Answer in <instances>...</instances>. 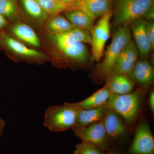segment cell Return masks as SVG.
<instances>
[{
  "label": "cell",
  "mask_w": 154,
  "mask_h": 154,
  "mask_svg": "<svg viewBox=\"0 0 154 154\" xmlns=\"http://www.w3.org/2000/svg\"><path fill=\"white\" fill-rule=\"evenodd\" d=\"M154 8V0H117L114 11V22L118 26H128L145 18Z\"/></svg>",
  "instance_id": "obj_1"
},
{
  "label": "cell",
  "mask_w": 154,
  "mask_h": 154,
  "mask_svg": "<svg viewBox=\"0 0 154 154\" xmlns=\"http://www.w3.org/2000/svg\"><path fill=\"white\" fill-rule=\"evenodd\" d=\"M131 38L132 34L128 26H119L104 52V59L98 66V72L100 74L106 78L110 75L119 55Z\"/></svg>",
  "instance_id": "obj_2"
},
{
  "label": "cell",
  "mask_w": 154,
  "mask_h": 154,
  "mask_svg": "<svg viewBox=\"0 0 154 154\" xmlns=\"http://www.w3.org/2000/svg\"><path fill=\"white\" fill-rule=\"evenodd\" d=\"M77 113L78 109L69 103H65L63 105L51 106L45 112L44 125L54 132L67 130L75 126Z\"/></svg>",
  "instance_id": "obj_3"
},
{
  "label": "cell",
  "mask_w": 154,
  "mask_h": 154,
  "mask_svg": "<svg viewBox=\"0 0 154 154\" xmlns=\"http://www.w3.org/2000/svg\"><path fill=\"white\" fill-rule=\"evenodd\" d=\"M142 97L141 90L121 95L112 94L107 105L127 122H130L133 121L137 114Z\"/></svg>",
  "instance_id": "obj_4"
},
{
  "label": "cell",
  "mask_w": 154,
  "mask_h": 154,
  "mask_svg": "<svg viewBox=\"0 0 154 154\" xmlns=\"http://www.w3.org/2000/svg\"><path fill=\"white\" fill-rule=\"evenodd\" d=\"M112 12L109 11L101 17L91 30L92 57L99 62L104 55V48L110 35V20Z\"/></svg>",
  "instance_id": "obj_5"
},
{
  "label": "cell",
  "mask_w": 154,
  "mask_h": 154,
  "mask_svg": "<svg viewBox=\"0 0 154 154\" xmlns=\"http://www.w3.org/2000/svg\"><path fill=\"white\" fill-rule=\"evenodd\" d=\"M72 129L82 142L93 144L100 149L105 150L108 148V136L103 121L85 126L73 127Z\"/></svg>",
  "instance_id": "obj_6"
},
{
  "label": "cell",
  "mask_w": 154,
  "mask_h": 154,
  "mask_svg": "<svg viewBox=\"0 0 154 154\" xmlns=\"http://www.w3.org/2000/svg\"><path fill=\"white\" fill-rule=\"evenodd\" d=\"M130 152L131 154L154 153V137L149 125L146 121L141 122L137 128Z\"/></svg>",
  "instance_id": "obj_7"
},
{
  "label": "cell",
  "mask_w": 154,
  "mask_h": 154,
  "mask_svg": "<svg viewBox=\"0 0 154 154\" xmlns=\"http://www.w3.org/2000/svg\"><path fill=\"white\" fill-rule=\"evenodd\" d=\"M138 55L134 41L131 40L119 55L110 75L119 74L128 75L137 61Z\"/></svg>",
  "instance_id": "obj_8"
},
{
  "label": "cell",
  "mask_w": 154,
  "mask_h": 154,
  "mask_svg": "<svg viewBox=\"0 0 154 154\" xmlns=\"http://www.w3.org/2000/svg\"><path fill=\"white\" fill-rule=\"evenodd\" d=\"M110 0H77L69 9L82 11L95 20L110 11Z\"/></svg>",
  "instance_id": "obj_9"
},
{
  "label": "cell",
  "mask_w": 154,
  "mask_h": 154,
  "mask_svg": "<svg viewBox=\"0 0 154 154\" xmlns=\"http://www.w3.org/2000/svg\"><path fill=\"white\" fill-rule=\"evenodd\" d=\"M146 22L141 19L131 23L134 42L143 60H146L153 49L146 33Z\"/></svg>",
  "instance_id": "obj_10"
},
{
  "label": "cell",
  "mask_w": 154,
  "mask_h": 154,
  "mask_svg": "<svg viewBox=\"0 0 154 154\" xmlns=\"http://www.w3.org/2000/svg\"><path fill=\"white\" fill-rule=\"evenodd\" d=\"M53 41L58 48H61L77 42L91 43V36L89 31L75 28L60 34H53Z\"/></svg>",
  "instance_id": "obj_11"
},
{
  "label": "cell",
  "mask_w": 154,
  "mask_h": 154,
  "mask_svg": "<svg viewBox=\"0 0 154 154\" xmlns=\"http://www.w3.org/2000/svg\"><path fill=\"white\" fill-rule=\"evenodd\" d=\"M112 95L107 86L105 85L90 97L81 102L69 103L78 110H86L101 107L106 105Z\"/></svg>",
  "instance_id": "obj_12"
},
{
  "label": "cell",
  "mask_w": 154,
  "mask_h": 154,
  "mask_svg": "<svg viewBox=\"0 0 154 154\" xmlns=\"http://www.w3.org/2000/svg\"><path fill=\"white\" fill-rule=\"evenodd\" d=\"M128 76L133 81L142 85H148L153 81V67L146 60H137Z\"/></svg>",
  "instance_id": "obj_13"
},
{
  "label": "cell",
  "mask_w": 154,
  "mask_h": 154,
  "mask_svg": "<svg viewBox=\"0 0 154 154\" xmlns=\"http://www.w3.org/2000/svg\"><path fill=\"white\" fill-rule=\"evenodd\" d=\"M105 85L111 94L121 95L132 91L134 84L129 76L123 74H111L107 77Z\"/></svg>",
  "instance_id": "obj_14"
},
{
  "label": "cell",
  "mask_w": 154,
  "mask_h": 154,
  "mask_svg": "<svg viewBox=\"0 0 154 154\" xmlns=\"http://www.w3.org/2000/svg\"><path fill=\"white\" fill-rule=\"evenodd\" d=\"M108 109L109 107L106 104L96 108L78 110L75 124L73 127L85 126L103 121Z\"/></svg>",
  "instance_id": "obj_15"
},
{
  "label": "cell",
  "mask_w": 154,
  "mask_h": 154,
  "mask_svg": "<svg viewBox=\"0 0 154 154\" xmlns=\"http://www.w3.org/2000/svg\"><path fill=\"white\" fill-rule=\"evenodd\" d=\"M107 136L113 139L124 136L126 133L125 126L118 113L109 108L103 120Z\"/></svg>",
  "instance_id": "obj_16"
},
{
  "label": "cell",
  "mask_w": 154,
  "mask_h": 154,
  "mask_svg": "<svg viewBox=\"0 0 154 154\" xmlns=\"http://www.w3.org/2000/svg\"><path fill=\"white\" fill-rule=\"evenodd\" d=\"M0 41L6 47L18 55L33 58L42 57L44 56L42 53L29 48L4 32H2L0 35Z\"/></svg>",
  "instance_id": "obj_17"
},
{
  "label": "cell",
  "mask_w": 154,
  "mask_h": 154,
  "mask_svg": "<svg viewBox=\"0 0 154 154\" xmlns=\"http://www.w3.org/2000/svg\"><path fill=\"white\" fill-rule=\"evenodd\" d=\"M11 31L17 37L34 47L40 46V42L36 32L29 25L24 23H19L14 25Z\"/></svg>",
  "instance_id": "obj_18"
},
{
  "label": "cell",
  "mask_w": 154,
  "mask_h": 154,
  "mask_svg": "<svg viewBox=\"0 0 154 154\" xmlns=\"http://www.w3.org/2000/svg\"><path fill=\"white\" fill-rule=\"evenodd\" d=\"M65 15L75 28L89 31L94 27V19L82 11L72 10L67 11Z\"/></svg>",
  "instance_id": "obj_19"
},
{
  "label": "cell",
  "mask_w": 154,
  "mask_h": 154,
  "mask_svg": "<svg viewBox=\"0 0 154 154\" xmlns=\"http://www.w3.org/2000/svg\"><path fill=\"white\" fill-rule=\"evenodd\" d=\"M59 49L67 57L79 62L86 61L89 55L87 48L83 42H75Z\"/></svg>",
  "instance_id": "obj_20"
},
{
  "label": "cell",
  "mask_w": 154,
  "mask_h": 154,
  "mask_svg": "<svg viewBox=\"0 0 154 154\" xmlns=\"http://www.w3.org/2000/svg\"><path fill=\"white\" fill-rule=\"evenodd\" d=\"M47 27L52 34L65 33L75 28L66 18L58 14L50 19L47 23Z\"/></svg>",
  "instance_id": "obj_21"
},
{
  "label": "cell",
  "mask_w": 154,
  "mask_h": 154,
  "mask_svg": "<svg viewBox=\"0 0 154 154\" xmlns=\"http://www.w3.org/2000/svg\"><path fill=\"white\" fill-rule=\"evenodd\" d=\"M39 5L48 15L54 16L60 12L69 10L67 5L59 0H36Z\"/></svg>",
  "instance_id": "obj_22"
},
{
  "label": "cell",
  "mask_w": 154,
  "mask_h": 154,
  "mask_svg": "<svg viewBox=\"0 0 154 154\" xmlns=\"http://www.w3.org/2000/svg\"><path fill=\"white\" fill-rule=\"evenodd\" d=\"M22 2L25 11L32 18L38 20H43L47 18L48 15L36 0H22Z\"/></svg>",
  "instance_id": "obj_23"
},
{
  "label": "cell",
  "mask_w": 154,
  "mask_h": 154,
  "mask_svg": "<svg viewBox=\"0 0 154 154\" xmlns=\"http://www.w3.org/2000/svg\"><path fill=\"white\" fill-rule=\"evenodd\" d=\"M17 12L16 5L12 0H0V15L11 19Z\"/></svg>",
  "instance_id": "obj_24"
},
{
  "label": "cell",
  "mask_w": 154,
  "mask_h": 154,
  "mask_svg": "<svg viewBox=\"0 0 154 154\" xmlns=\"http://www.w3.org/2000/svg\"><path fill=\"white\" fill-rule=\"evenodd\" d=\"M73 154H103L101 149L93 144L82 142L77 145Z\"/></svg>",
  "instance_id": "obj_25"
},
{
  "label": "cell",
  "mask_w": 154,
  "mask_h": 154,
  "mask_svg": "<svg viewBox=\"0 0 154 154\" xmlns=\"http://www.w3.org/2000/svg\"><path fill=\"white\" fill-rule=\"evenodd\" d=\"M146 31L152 48H154V23L153 22H146Z\"/></svg>",
  "instance_id": "obj_26"
},
{
  "label": "cell",
  "mask_w": 154,
  "mask_h": 154,
  "mask_svg": "<svg viewBox=\"0 0 154 154\" xmlns=\"http://www.w3.org/2000/svg\"><path fill=\"white\" fill-rule=\"evenodd\" d=\"M149 103L150 108L153 113L154 112V92L152 91L150 94L149 98Z\"/></svg>",
  "instance_id": "obj_27"
},
{
  "label": "cell",
  "mask_w": 154,
  "mask_h": 154,
  "mask_svg": "<svg viewBox=\"0 0 154 154\" xmlns=\"http://www.w3.org/2000/svg\"><path fill=\"white\" fill-rule=\"evenodd\" d=\"M8 24L7 19L0 15V31L1 30L5 28Z\"/></svg>",
  "instance_id": "obj_28"
},
{
  "label": "cell",
  "mask_w": 154,
  "mask_h": 154,
  "mask_svg": "<svg viewBox=\"0 0 154 154\" xmlns=\"http://www.w3.org/2000/svg\"><path fill=\"white\" fill-rule=\"evenodd\" d=\"M59 1L60 2H61L63 3V4L69 6V9L70 6L77 0H59Z\"/></svg>",
  "instance_id": "obj_29"
},
{
  "label": "cell",
  "mask_w": 154,
  "mask_h": 154,
  "mask_svg": "<svg viewBox=\"0 0 154 154\" xmlns=\"http://www.w3.org/2000/svg\"><path fill=\"white\" fill-rule=\"evenodd\" d=\"M5 122L0 117V137L2 135V131L4 128H5Z\"/></svg>",
  "instance_id": "obj_30"
},
{
  "label": "cell",
  "mask_w": 154,
  "mask_h": 154,
  "mask_svg": "<svg viewBox=\"0 0 154 154\" xmlns=\"http://www.w3.org/2000/svg\"><path fill=\"white\" fill-rule=\"evenodd\" d=\"M109 154H117L115 153L111 152V153H109Z\"/></svg>",
  "instance_id": "obj_31"
}]
</instances>
